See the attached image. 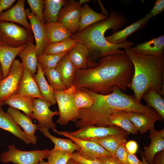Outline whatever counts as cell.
<instances>
[{
  "instance_id": "obj_1",
  "label": "cell",
  "mask_w": 164,
  "mask_h": 164,
  "mask_svg": "<svg viewBox=\"0 0 164 164\" xmlns=\"http://www.w3.org/2000/svg\"><path fill=\"white\" fill-rule=\"evenodd\" d=\"M99 59L96 67L76 70L73 85L101 94L111 93L116 87L126 91L134 72L127 55L125 53L112 54Z\"/></svg>"
},
{
  "instance_id": "obj_2",
  "label": "cell",
  "mask_w": 164,
  "mask_h": 164,
  "mask_svg": "<svg viewBox=\"0 0 164 164\" xmlns=\"http://www.w3.org/2000/svg\"><path fill=\"white\" fill-rule=\"evenodd\" d=\"M82 89L92 97L94 102L90 107L79 110V122L82 127L93 125L107 127L111 114L120 111L140 113L159 121L163 120L154 109L138 102L134 96L124 93L118 87H115L107 94H100L85 88Z\"/></svg>"
},
{
  "instance_id": "obj_3",
  "label": "cell",
  "mask_w": 164,
  "mask_h": 164,
  "mask_svg": "<svg viewBox=\"0 0 164 164\" xmlns=\"http://www.w3.org/2000/svg\"><path fill=\"white\" fill-rule=\"evenodd\" d=\"M127 22L124 14L115 11H111L105 20L99 21L82 31L73 34L70 38L83 44L89 50L91 58L94 61L107 55L125 53L122 48H130L135 44L130 41L113 44L106 39L104 34L108 29L118 31Z\"/></svg>"
},
{
  "instance_id": "obj_4",
  "label": "cell",
  "mask_w": 164,
  "mask_h": 164,
  "mask_svg": "<svg viewBox=\"0 0 164 164\" xmlns=\"http://www.w3.org/2000/svg\"><path fill=\"white\" fill-rule=\"evenodd\" d=\"M124 49L134 67L133 76L128 88L133 92L136 101L141 103L143 94L151 88L163 97L164 58L137 54L129 48Z\"/></svg>"
},
{
  "instance_id": "obj_5",
  "label": "cell",
  "mask_w": 164,
  "mask_h": 164,
  "mask_svg": "<svg viewBox=\"0 0 164 164\" xmlns=\"http://www.w3.org/2000/svg\"><path fill=\"white\" fill-rule=\"evenodd\" d=\"M32 31L15 23L0 21V38L2 44L16 48L33 43Z\"/></svg>"
},
{
  "instance_id": "obj_6",
  "label": "cell",
  "mask_w": 164,
  "mask_h": 164,
  "mask_svg": "<svg viewBox=\"0 0 164 164\" xmlns=\"http://www.w3.org/2000/svg\"><path fill=\"white\" fill-rule=\"evenodd\" d=\"M8 150L0 155V159L4 163L12 162L15 164H39V162L47 158L50 150L36 149L24 151L17 149L14 144L8 146Z\"/></svg>"
},
{
  "instance_id": "obj_7",
  "label": "cell",
  "mask_w": 164,
  "mask_h": 164,
  "mask_svg": "<svg viewBox=\"0 0 164 164\" xmlns=\"http://www.w3.org/2000/svg\"><path fill=\"white\" fill-rule=\"evenodd\" d=\"M54 94L59 110V117L56 123L66 125L70 121H76L78 115L79 109L74 103L73 94L65 91L54 90Z\"/></svg>"
},
{
  "instance_id": "obj_8",
  "label": "cell",
  "mask_w": 164,
  "mask_h": 164,
  "mask_svg": "<svg viewBox=\"0 0 164 164\" xmlns=\"http://www.w3.org/2000/svg\"><path fill=\"white\" fill-rule=\"evenodd\" d=\"M82 7L79 1L66 0L59 12L57 22L63 24L72 34L77 32Z\"/></svg>"
},
{
  "instance_id": "obj_9",
  "label": "cell",
  "mask_w": 164,
  "mask_h": 164,
  "mask_svg": "<svg viewBox=\"0 0 164 164\" xmlns=\"http://www.w3.org/2000/svg\"><path fill=\"white\" fill-rule=\"evenodd\" d=\"M25 68L19 60L13 61L7 77L2 80L0 85V102L4 101L15 93L18 87Z\"/></svg>"
},
{
  "instance_id": "obj_10",
  "label": "cell",
  "mask_w": 164,
  "mask_h": 164,
  "mask_svg": "<svg viewBox=\"0 0 164 164\" xmlns=\"http://www.w3.org/2000/svg\"><path fill=\"white\" fill-rule=\"evenodd\" d=\"M53 131L58 135L69 138L78 145L80 150L77 151L83 157L87 159L98 158L101 156H113L100 145L94 141L76 138L66 131L59 132L56 129Z\"/></svg>"
},
{
  "instance_id": "obj_11",
  "label": "cell",
  "mask_w": 164,
  "mask_h": 164,
  "mask_svg": "<svg viewBox=\"0 0 164 164\" xmlns=\"http://www.w3.org/2000/svg\"><path fill=\"white\" fill-rule=\"evenodd\" d=\"M51 105L42 99H34L32 119L37 121L38 128H50L53 130L56 129V125L52 119L54 116L59 115V112L51 110L49 107Z\"/></svg>"
},
{
  "instance_id": "obj_12",
  "label": "cell",
  "mask_w": 164,
  "mask_h": 164,
  "mask_svg": "<svg viewBox=\"0 0 164 164\" xmlns=\"http://www.w3.org/2000/svg\"><path fill=\"white\" fill-rule=\"evenodd\" d=\"M69 134L76 138L84 140L94 138L115 135L128 134L126 132L115 126L107 127L89 125L79 128L77 130Z\"/></svg>"
},
{
  "instance_id": "obj_13",
  "label": "cell",
  "mask_w": 164,
  "mask_h": 164,
  "mask_svg": "<svg viewBox=\"0 0 164 164\" xmlns=\"http://www.w3.org/2000/svg\"><path fill=\"white\" fill-rule=\"evenodd\" d=\"M25 10L35 40L37 55H41L43 54L49 44L43 24L35 14L31 12L30 9L27 8Z\"/></svg>"
},
{
  "instance_id": "obj_14",
  "label": "cell",
  "mask_w": 164,
  "mask_h": 164,
  "mask_svg": "<svg viewBox=\"0 0 164 164\" xmlns=\"http://www.w3.org/2000/svg\"><path fill=\"white\" fill-rule=\"evenodd\" d=\"M25 0H19L11 8L1 13L0 21L17 23L27 29L32 31L25 9Z\"/></svg>"
},
{
  "instance_id": "obj_15",
  "label": "cell",
  "mask_w": 164,
  "mask_h": 164,
  "mask_svg": "<svg viewBox=\"0 0 164 164\" xmlns=\"http://www.w3.org/2000/svg\"><path fill=\"white\" fill-rule=\"evenodd\" d=\"M129 48L137 54L164 58V36H160Z\"/></svg>"
},
{
  "instance_id": "obj_16",
  "label": "cell",
  "mask_w": 164,
  "mask_h": 164,
  "mask_svg": "<svg viewBox=\"0 0 164 164\" xmlns=\"http://www.w3.org/2000/svg\"><path fill=\"white\" fill-rule=\"evenodd\" d=\"M7 112L12 116L16 123L23 128L30 143L36 144L37 137L35 133L38 129V124L33 123L31 118L19 110L12 107L9 106Z\"/></svg>"
},
{
  "instance_id": "obj_17",
  "label": "cell",
  "mask_w": 164,
  "mask_h": 164,
  "mask_svg": "<svg viewBox=\"0 0 164 164\" xmlns=\"http://www.w3.org/2000/svg\"><path fill=\"white\" fill-rule=\"evenodd\" d=\"M151 18L148 14L124 29L114 32L112 35L105 37L106 39L108 42L113 44L125 42L127 41V39L129 35L145 27Z\"/></svg>"
},
{
  "instance_id": "obj_18",
  "label": "cell",
  "mask_w": 164,
  "mask_h": 164,
  "mask_svg": "<svg viewBox=\"0 0 164 164\" xmlns=\"http://www.w3.org/2000/svg\"><path fill=\"white\" fill-rule=\"evenodd\" d=\"M15 93L21 95L43 100L34 77L26 68H25Z\"/></svg>"
},
{
  "instance_id": "obj_19",
  "label": "cell",
  "mask_w": 164,
  "mask_h": 164,
  "mask_svg": "<svg viewBox=\"0 0 164 164\" xmlns=\"http://www.w3.org/2000/svg\"><path fill=\"white\" fill-rule=\"evenodd\" d=\"M149 133L151 143L149 146L144 147L143 154L147 163L152 164L156 154L164 150V129L157 131L152 129L149 130Z\"/></svg>"
},
{
  "instance_id": "obj_20",
  "label": "cell",
  "mask_w": 164,
  "mask_h": 164,
  "mask_svg": "<svg viewBox=\"0 0 164 164\" xmlns=\"http://www.w3.org/2000/svg\"><path fill=\"white\" fill-rule=\"evenodd\" d=\"M69 58L76 70L88 69L90 51L86 46L77 42L68 52Z\"/></svg>"
},
{
  "instance_id": "obj_21",
  "label": "cell",
  "mask_w": 164,
  "mask_h": 164,
  "mask_svg": "<svg viewBox=\"0 0 164 164\" xmlns=\"http://www.w3.org/2000/svg\"><path fill=\"white\" fill-rule=\"evenodd\" d=\"M124 111L126 117L141 135L149 130L154 129L155 123L159 121L157 118L145 114L135 112Z\"/></svg>"
},
{
  "instance_id": "obj_22",
  "label": "cell",
  "mask_w": 164,
  "mask_h": 164,
  "mask_svg": "<svg viewBox=\"0 0 164 164\" xmlns=\"http://www.w3.org/2000/svg\"><path fill=\"white\" fill-rule=\"evenodd\" d=\"M2 106L0 105V128L11 133L26 144H30L24 132L16 123L12 116L3 110Z\"/></svg>"
},
{
  "instance_id": "obj_23",
  "label": "cell",
  "mask_w": 164,
  "mask_h": 164,
  "mask_svg": "<svg viewBox=\"0 0 164 164\" xmlns=\"http://www.w3.org/2000/svg\"><path fill=\"white\" fill-rule=\"evenodd\" d=\"M27 45L14 48L0 44V63L3 73V79L8 76L10 67L19 53Z\"/></svg>"
},
{
  "instance_id": "obj_24",
  "label": "cell",
  "mask_w": 164,
  "mask_h": 164,
  "mask_svg": "<svg viewBox=\"0 0 164 164\" xmlns=\"http://www.w3.org/2000/svg\"><path fill=\"white\" fill-rule=\"evenodd\" d=\"M34 99L15 93L7 97L4 102L9 106L21 110L32 119Z\"/></svg>"
},
{
  "instance_id": "obj_25",
  "label": "cell",
  "mask_w": 164,
  "mask_h": 164,
  "mask_svg": "<svg viewBox=\"0 0 164 164\" xmlns=\"http://www.w3.org/2000/svg\"><path fill=\"white\" fill-rule=\"evenodd\" d=\"M34 78L42 96L43 100L52 105L56 104L57 102L54 94V90L46 81L43 70L40 64L38 62L37 73Z\"/></svg>"
},
{
  "instance_id": "obj_26",
  "label": "cell",
  "mask_w": 164,
  "mask_h": 164,
  "mask_svg": "<svg viewBox=\"0 0 164 164\" xmlns=\"http://www.w3.org/2000/svg\"><path fill=\"white\" fill-rule=\"evenodd\" d=\"M55 69L60 74L67 89L73 85L76 70L70 60L68 53L60 60Z\"/></svg>"
},
{
  "instance_id": "obj_27",
  "label": "cell",
  "mask_w": 164,
  "mask_h": 164,
  "mask_svg": "<svg viewBox=\"0 0 164 164\" xmlns=\"http://www.w3.org/2000/svg\"><path fill=\"white\" fill-rule=\"evenodd\" d=\"M43 25L49 44L69 38L72 34L63 24L57 22L44 23Z\"/></svg>"
},
{
  "instance_id": "obj_28",
  "label": "cell",
  "mask_w": 164,
  "mask_h": 164,
  "mask_svg": "<svg viewBox=\"0 0 164 164\" xmlns=\"http://www.w3.org/2000/svg\"><path fill=\"white\" fill-rule=\"evenodd\" d=\"M18 55L24 68L28 69L34 77L37 73L38 63L35 45L33 43L27 44Z\"/></svg>"
},
{
  "instance_id": "obj_29",
  "label": "cell",
  "mask_w": 164,
  "mask_h": 164,
  "mask_svg": "<svg viewBox=\"0 0 164 164\" xmlns=\"http://www.w3.org/2000/svg\"><path fill=\"white\" fill-rule=\"evenodd\" d=\"M125 136L124 134L111 135L87 140L98 144L116 157L115 152L119 146L121 145H125L127 142Z\"/></svg>"
},
{
  "instance_id": "obj_30",
  "label": "cell",
  "mask_w": 164,
  "mask_h": 164,
  "mask_svg": "<svg viewBox=\"0 0 164 164\" xmlns=\"http://www.w3.org/2000/svg\"><path fill=\"white\" fill-rule=\"evenodd\" d=\"M108 17L102 13L94 11L88 5L85 3L81 11L80 22L77 32H80L87 27L99 21L106 19Z\"/></svg>"
},
{
  "instance_id": "obj_31",
  "label": "cell",
  "mask_w": 164,
  "mask_h": 164,
  "mask_svg": "<svg viewBox=\"0 0 164 164\" xmlns=\"http://www.w3.org/2000/svg\"><path fill=\"white\" fill-rule=\"evenodd\" d=\"M38 129L46 137L49 138L54 144V148L56 149L71 153L75 150L79 151V146L70 139L59 138L51 135L49 129L46 127L39 128Z\"/></svg>"
},
{
  "instance_id": "obj_32",
  "label": "cell",
  "mask_w": 164,
  "mask_h": 164,
  "mask_svg": "<svg viewBox=\"0 0 164 164\" xmlns=\"http://www.w3.org/2000/svg\"><path fill=\"white\" fill-rule=\"evenodd\" d=\"M107 126L119 127L128 134H136L138 132L133 124L126 117L124 111H118L112 113L108 119Z\"/></svg>"
},
{
  "instance_id": "obj_33",
  "label": "cell",
  "mask_w": 164,
  "mask_h": 164,
  "mask_svg": "<svg viewBox=\"0 0 164 164\" xmlns=\"http://www.w3.org/2000/svg\"><path fill=\"white\" fill-rule=\"evenodd\" d=\"M43 12L44 23L56 22L59 12L66 0H45Z\"/></svg>"
},
{
  "instance_id": "obj_34",
  "label": "cell",
  "mask_w": 164,
  "mask_h": 164,
  "mask_svg": "<svg viewBox=\"0 0 164 164\" xmlns=\"http://www.w3.org/2000/svg\"><path fill=\"white\" fill-rule=\"evenodd\" d=\"M147 106L152 108L162 119H164V99L152 88L149 89L142 96Z\"/></svg>"
},
{
  "instance_id": "obj_35",
  "label": "cell",
  "mask_w": 164,
  "mask_h": 164,
  "mask_svg": "<svg viewBox=\"0 0 164 164\" xmlns=\"http://www.w3.org/2000/svg\"><path fill=\"white\" fill-rule=\"evenodd\" d=\"M76 42V41L70 38L61 41L50 44L43 54H53L69 52L74 46Z\"/></svg>"
},
{
  "instance_id": "obj_36",
  "label": "cell",
  "mask_w": 164,
  "mask_h": 164,
  "mask_svg": "<svg viewBox=\"0 0 164 164\" xmlns=\"http://www.w3.org/2000/svg\"><path fill=\"white\" fill-rule=\"evenodd\" d=\"M68 52H65L53 54L37 56V60L43 70L55 69L60 60Z\"/></svg>"
},
{
  "instance_id": "obj_37",
  "label": "cell",
  "mask_w": 164,
  "mask_h": 164,
  "mask_svg": "<svg viewBox=\"0 0 164 164\" xmlns=\"http://www.w3.org/2000/svg\"><path fill=\"white\" fill-rule=\"evenodd\" d=\"M73 98L74 103L79 110L90 107L94 102L92 97L80 88H77Z\"/></svg>"
},
{
  "instance_id": "obj_38",
  "label": "cell",
  "mask_w": 164,
  "mask_h": 164,
  "mask_svg": "<svg viewBox=\"0 0 164 164\" xmlns=\"http://www.w3.org/2000/svg\"><path fill=\"white\" fill-rule=\"evenodd\" d=\"M43 71L48 84L54 90L64 91L67 89L60 74L56 69L45 70Z\"/></svg>"
},
{
  "instance_id": "obj_39",
  "label": "cell",
  "mask_w": 164,
  "mask_h": 164,
  "mask_svg": "<svg viewBox=\"0 0 164 164\" xmlns=\"http://www.w3.org/2000/svg\"><path fill=\"white\" fill-rule=\"evenodd\" d=\"M72 153L60 150L54 148L50 150L47 157L49 164H67Z\"/></svg>"
},
{
  "instance_id": "obj_40",
  "label": "cell",
  "mask_w": 164,
  "mask_h": 164,
  "mask_svg": "<svg viewBox=\"0 0 164 164\" xmlns=\"http://www.w3.org/2000/svg\"><path fill=\"white\" fill-rule=\"evenodd\" d=\"M31 12L35 14L43 23V12L44 8L45 1L43 0H27Z\"/></svg>"
},
{
  "instance_id": "obj_41",
  "label": "cell",
  "mask_w": 164,
  "mask_h": 164,
  "mask_svg": "<svg viewBox=\"0 0 164 164\" xmlns=\"http://www.w3.org/2000/svg\"><path fill=\"white\" fill-rule=\"evenodd\" d=\"M70 159L80 164H102L98 158H85L80 155L77 151L72 153Z\"/></svg>"
},
{
  "instance_id": "obj_42",
  "label": "cell",
  "mask_w": 164,
  "mask_h": 164,
  "mask_svg": "<svg viewBox=\"0 0 164 164\" xmlns=\"http://www.w3.org/2000/svg\"><path fill=\"white\" fill-rule=\"evenodd\" d=\"M128 152L125 145H120L115 152V157L122 164H128Z\"/></svg>"
},
{
  "instance_id": "obj_43",
  "label": "cell",
  "mask_w": 164,
  "mask_h": 164,
  "mask_svg": "<svg viewBox=\"0 0 164 164\" xmlns=\"http://www.w3.org/2000/svg\"><path fill=\"white\" fill-rule=\"evenodd\" d=\"M164 10V0H157L150 12L148 13L152 17L162 12Z\"/></svg>"
},
{
  "instance_id": "obj_44",
  "label": "cell",
  "mask_w": 164,
  "mask_h": 164,
  "mask_svg": "<svg viewBox=\"0 0 164 164\" xmlns=\"http://www.w3.org/2000/svg\"><path fill=\"white\" fill-rule=\"evenodd\" d=\"M98 159L102 164H122L114 156H101Z\"/></svg>"
},
{
  "instance_id": "obj_45",
  "label": "cell",
  "mask_w": 164,
  "mask_h": 164,
  "mask_svg": "<svg viewBox=\"0 0 164 164\" xmlns=\"http://www.w3.org/2000/svg\"><path fill=\"white\" fill-rule=\"evenodd\" d=\"M125 147L129 153L133 154L136 153L138 148L137 142L134 140H130L126 142Z\"/></svg>"
},
{
  "instance_id": "obj_46",
  "label": "cell",
  "mask_w": 164,
  "mask_h": 164,
  "mask_svg": "<svg viewBox=\"0 0 164 164\" xmlns=\"http://www.w3.org/2000/svg\"><path fill=\"white\" fill-rule=\"evenodd\" d=\"M15 1V0H0V14L11 7Z\"/></svg>"
},
{
  "instance_id": "obj_47",
  "label": "cell",
  "mask_w": 164,
  "mask_h": 164,
  "mask_svg": "<svg viewBox=\"0 0 164 164\" xmlns=\"http://www.w3.org/2000/svg\"><path fill=\"white\" fill-rule=\"evenodd\" d=\"M152 164H164V151L157 153L155 155Z\"/></svg>"
},
{
  "instance_id": "obj_48",
  "label": "cell",
  "mask_w": 164,
  "mask_h": 164,
  "mask_svg": "<svg viewBox=\"0 0 164 164\" xmlns=\"http://www.w3.org/2000/svg\"><path fill=\"white\" fill-rule=\"evenodd\" d=\"M128 164H142V162L139 160L135 155L128 152Z\"/></svg>"
},
{
  "instance_id": "obj_49",
  "label": "cell",
  "mask_w": 164,
  "mask_h": 164,
  "mask_svg": "<svg viewBox=\"0 0 164 164\" xmlns=\"http://www.w3.org/2000/svg\"><path fill=\"white\" fill-rule=\"evenodd\" d=\"M139 152V154H140L141 156L142 159V164H149L146 161L145 158V157L143 155V152L142 151H140Z\"/></svg>"
},
{
  "instance_id": "obj_50",
  "label": "cell",
  "mask_w": 164,
  "mask_h": 164,
  "mask_svg": "<svg viewBox=\"0 0 164 164\" xmlns=\"http://www.w3.org/2000/svg\"><path fill=\"white\" fill-rule=\"evenodd\" d=\"M3 80V73L2 66L0 63V80Z\"/></svg>"
},
{
  "instance_id": "obj_51",
  "label": "cell",
  "mask_w": 164,
  "mask_h": 164,
  "mask_svg": "<svg viewBox=\"0 0 164 164\" xmlns=\"http://www.w3.org/2000/svg\"><path fill=\"white\" fill-rule=\"evenodd\" d=\"M90 2V0H79V3L81 5L83 4L89 2Z\"/></svg>"
},
{
  "instance_id": "obj_52",
  "label": "cell",
  "mask_w": 164,
  "mask_h": 164,
  "mask_svg": "<svg viewBox=\"0 0 164 164\" xmlns=\"http://www.w3.org/2000/svg\"><path fill=\"white\" fill-rule=\"evenodd\" d=\"M67 164H80L70 159L68 160Z\"/></svg>"
},
{
  "instance_id": "obj_53",
  "label": "cell",
  "mask_w": 164,
  "mask_h": 164,
  "mask_svg": "<svg viewBox=\"0 0 164 164\" xmlns=\"http://www.w3.org/2000/svg\"><path fill=\"white\" fill-rule=\"evenodd\" d=\"M39 164H49L48 162L45 161L43 160H41L39 162Z\"/></svg>"
},
{
  "instance_id": "obj_54",
  "label": "cell",
  "mask_w": 164,
  "mask_h": 164,
  "mask_svg": "<svg viewBox=\"0 0 164 164\" xmlns=\"http://www.w3.org/2000/svg\"><path fill=\"white\" fill-rule=\"evenodd\" d=\"M5 104V103L4 101L3 102H0V105L3 106Z\"/></svg>"
},
{
  "instance_id": "obj_55",
  "label": "cell",
  "mask_w": 164,
  "mask_h": 164,
  "mask_svg": "<svg viewBox=\"0 0 164 164\" xmlns=\"http://www.w3.org/2000/svg\"><path fill=\"white\" fill-rule=\"evenodd\" d=\"M0 44H2V43L1 41V40L0 38Z\"/></svg>"
},
{
  "instance_id": "obj_56",
  "label": "cell",
  "mask_w": 164,
  "mask_h": 164,
  "mask_svg": "<svg viewBox=\"0 0 164 164\" xmlns=\"http://www.w3.org/2000/svg\"><path fill=\"white\" fill-rule=\"evenodd\" d=\"M2 80H0V84H1V82H2Z\"/></svg>"
}]
</instances>
